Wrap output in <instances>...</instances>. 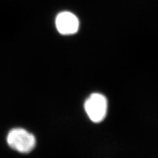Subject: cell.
<instances>
[{
	"instance_id": "cell-2",
	"label": "cell",
	"mask_w": 158,
	"mask_h": 158,
	"mask_svg": "<svg viewBox=\"0 0 158 158\" xmlns=\"http://www.w3.org/2000/svg\"><path fill=\"white\" fill-rule=\"evenodd\" d=\"M85 110L88 117L94 123H100L106 117L107 100L100 93H94L85 103Z\"/></svg>"
},
{
	"instance_id": "cell-1",
	"label": "cell",
	"mask_w": 158,
	"mask_h": 158,
	"mask_svg": "<svg viewBox=\"0 0 158 158\" xmlns=\"http://www.w3.org/2000/svg\"><path fill=\"white\" fill-rule=\"evenodd\" d=\"M7 142L10 148L21 154L32 152L36 145L35 136L23 128H15L10 131Z\"/></svg>"
},
{
	"instance_id": "cell-3",
	"label": "cell",
	"mask_w": 158,
	"mask_h": 158,
	"mask_svg": "<svg viewBox=\"0 0 158 158\" xmlns=\"http://www.w3.org/2000/svg\"><path fill=\"white\" fill-rule=\"evenodd\" d=\"M56 25L60 34L63 35H71L78 32L79 21L72 13L64 11L57 15L56 19Z\"/></svg>"
}]
</instances>
